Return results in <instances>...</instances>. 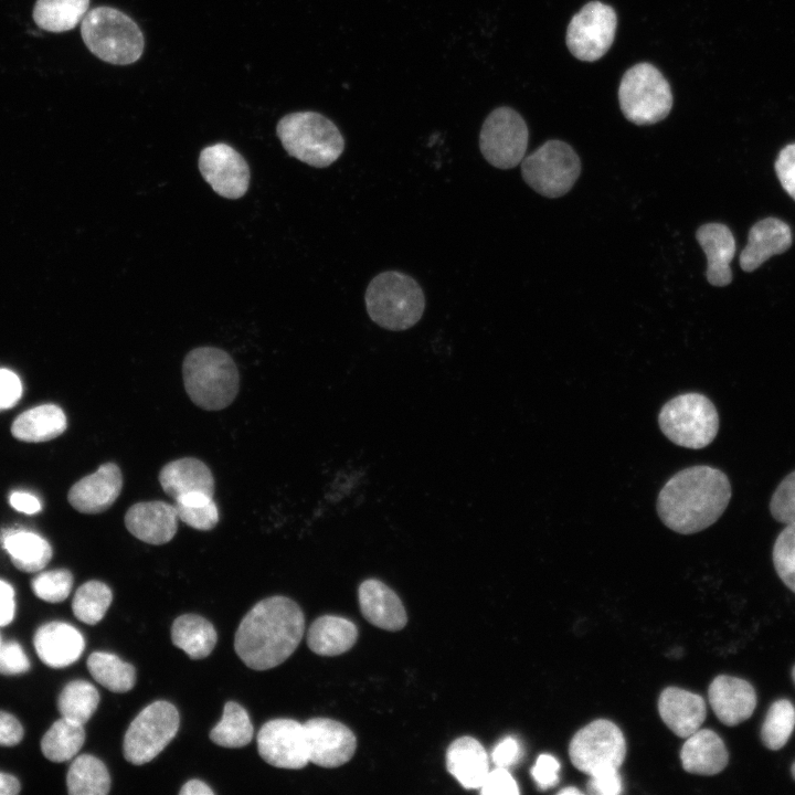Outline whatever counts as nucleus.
Masks as SVG:
<instances>
[{
  "mask_svg": "<svg viewBox=\"0 0 795 795\" xmlns=\"http://www.w3.org/2000/svg\"><path fill=\"white\" fill-rule=\"evenodd\" d=\"M305 630L304 613L296 602L272 596L254 605L235 633L234 648L255 670L284 662L297 648Z\"/></svg>",
  "mask_w": 795,
  "mask_h": 795,
  "instance_id": "1",
  "label": "nucleus"
},
{
  "mask_svg": "<svg viewBox=\"0 0 795 795\" xmlns=\"http://www.w3.org/2000/svg\"><path fill=\"white\" fill-rule=\"evenodd\" d=\"M731 498L727 475L710 466H692L674 475L657 498V512L669 529L681 534L713 524Z\"/></svg>",
  "mask_w": 795,
  "mask_h": 795,
  "instance_id": "2",
  "label": "nucleus"
},
{
  "mask_svg": "<svg viewBox=\"0 0 795 795\" xmlns=\"http://www.w3.org/2000/svg\"><path fill=\"white\" fill-rule=\"evenodd\" d=\"M182 375L192 402L208 411L229 406L239 392L240 377L231 356L214 347H199L184 358Z\"/></svg>",
  "mask_w": 795,
  "mask_h": 795,
  "instance_id": "3",
  "label": "nucleus"
},
{
  "mask_svg": "<svg viewBox=\"0 0 795 795\" xmlns=\"http://www.w3.org/2000/svg\"><path fill=\"white\" fill-rule=\"evenodd\" d=\"M276 135L289 156L315 168L330 166L344 149L338 127L316 112L285 115L277 123Z\"/></svg>",
  "mask_w": 795,
  "mask_h": 795,
  "instance_id": "4",
  "label": "nucleus"
},
{
  "mask_svg": "<svg viewBox=\"0 0 795 795\" xmlns=\"http://www.w3.org/2000/svg\"><path fill=\"white\" fill-rule=\"evenodd\" d=\"M364 300L371 320L392 331L414 326L425 308L424 293L418 283L396 271L378 274L369 283Z\"/></svg>",
  "mask_w": 795,
  "mask_h": 795,
  "instance_id": "5",
  "label": "nucleus"
},
{
  "mask_svg": "<svg viewBox=\"0 0 795 795\" xmlns=\"http://www.w3.org/2000/svg\"><path fill=\"white\" fill-rule=\"evenodd\" d=\"M81 34L86 47L98 59L115 65L136 62L144 52V35L137 23L110 7H97L85 14Z\"/></svg>",
  "mask_w": 795,
  "mask_h": 795,
  "instance_id": "6",
  "label": "nucleus"
},
{
  "mask_svg": "<svg viewBox=\"0 0 795 795\" xmlns=\"http://www.w3.org/2000/svg\"><path fill=\"white\" fill-rule=\"evenodd\" d=\"M658 423L668 439L691 449L708 446L719 430L716 406L706 395L696 392L669 400L660 410Z\"/></svg>",
  "mask_w": 795,
  "mask_h": 795,
  "instance_id": "7",
  "label": "nucleus"
},
{
  "mask_svg": "<svg viewBox=\"0 0 795 795\" xmlns=\"http://www.w3.org/2000/svg\"><path fill=\"white\" fill-rule=\"evenodd\" d=\"M624 116L636 125H650L667 117L672 107L670 86L651 64L639 63L625 72L618 87Z\"/></svg>",
  "mask_w": 795,
  "mask_h": 795,
  "instance_id": "8",
  "label": "nucleus"
},
{
  "mask_svg": "<svg viewBox=\"0 0 795 795\" xmlns=\"http://www.w3.org/2000/svg\"><path fill=\"white\" fill-rule=\"evenodd\" d=\"M580 172L579 156L571 146L560 140L547 141L521 161L523 180L548 198L569 192Z\"/></svg>",
  "mask_w": 795,
  "mask_h": 795,
  "instance_id": "9",
  "label": "nucleus"
},
{
  "mask_svg": "<svg viewBox=\"0 0 795 795\" xmlns=\"http://www.w3.org/2000/svg\"><path fill=\"white\" fill-rule=\"evenodd\" d=\"M177 708L158 700L145 709L131 721L123 743L125 759L135 765L153 760L174 738L179 729Z\"/></svg>",
  "mask_w": 795,
  "mask_h": 795,
  "instance_id": "10",
  "label": "nucleus"
},
{
  "mask_svg": "<svg viewBox=\"0 0 795 795\" xmlns=\"http://www.w3.org/2000/svg\"><path fill=\"white\" fill-rule=\"evenodd\" d=\"M569 755L579 771L591 776L605 768H618L626 755V741L614 722L597 719L574 734Z\"/></svg>",
  "mask_w": 795,
  "mask_h": 795,
  "instance_id": "11",
  "label": "nucleus"
},
{
  "mask_svg": "<svg viewBox=\"0 0 795 795\" xmlns=\"http://www.w3.org/2000/svg\"><path fill=\"white\" fill-rule=\"evenodd\" d=\"M529 131L523 118L512 108L498 107L485 119L479 135L484 158L494 167L510 169L526 153Z\"/></svg>",
  "mask_w": 795,
  "mask_h": 795,
  "instance_id": "12",
  "label": "nucleus"
},
{
  "mask_svg": "<svg viewBox=\"0 0 795 795\" xmlns=\"http://www.w3.org/2000/svg\"><path fill=\"white\" fill-rule=\"evenodd\" d=\"M617 25L616 13L607 4L592 1L571 19L566 30V44L573 56L593 62L611 47Z\"/></svg>",
  "mask_w": 795,
  "mask_h": 795,
  "instance_id": "13",
  "label": "nucleus"
},
{
  "mask_svg": "<svg viewBox=\"0 0 795 795\" xmlns=\"http://www.w3.org/2000/svg\"><path fill=\"white\" fill-rule=\"evenodd\" d=\"M261 757L279 768L298 770L309 762L304 723L293 719H274L257 733Z\"/></svg>",
  "mask_w": 795,
  "mask_h": 795,
  "instance_id": "14",
  "label": "nucleus"
},
{
  "mask_svg": "<svg viewBox=\"0 0 795 795\" xmlns=\"http://www.w3.org/2000/svg\"><path fill=\"white\" fill-rule=\"evenodd\" d=\"M199 170L214 192L223 198H242L248 189L247 162L240 152L224 142L201 150Z\"/></svg>",
  "mask_w": 795,
  "mask_h": 795,
  "instance_id": "15",
  "label": "nucleus"
},
{
  "mask_svg": "<svg viewBox=\"0 0 795 795\" xmlns=\"http://www.w3.org/2000/svg\"><path fill=\"white\" fill-rule=\"evenodd\" d=\"M304 727L309 762L322 767H337L353 756L357 739L343 723L328 718H312Z\"/></svg>",
  "mask_w": 795,
  "mask_h": 795,
  "instance_id": "16",
  "label": "nucleus"
},
{
  "mask_svg": "<svg viewBox=\"0 0 795 795\" xmlns=\"http://www.w3.org/2000/svg\"><path fill=\"white\" fill-rule=\"evenodd\" d=\"M123 476L114 463L100 465L96 471L76 481L68 490L71 506L83 513H100L118 498Z\"/></svg>",
  "mask_w": 795,
  "mask_h": 795,
  "instance_id": "17",
  "label": "nucleus"
},
{
  "mask_svg": "<svg viewBox=\"0 0 795 795\" xmlns=\"http://www.w3.org/2000/svg\"><path fill=\"white\" fill-rule=\"evenodd\" d=\"M708 700L717 718L728 727L748 720L756 707V693L746 680L717 676L709 686Z\"/></svg>",
  "mask_w": 795,
  "mask_h": 795,
  "instance_id": "18",
  "label": "nucleus"
},
{
  "mask_svg": "<svg viewBox=\"0 0 795 795\" xmlns=\"http://www.w3.org/2000/svg\"><path fill=\"white\" fill-rule=\"evenodd\" d=\"M178 515L174 505L165 501H142L132 505L125 515L128 531L149 544H165L176 534Z\"/></svg>",
  "mask_w": 795,
  "mask_h": 795,
  "instance_id": "19",
  "label": "nucleus"
},
{
  "mask_svg": "<svg viewBox=\"0 0 795 795\" xmlns=\"http://www.w3.org/2000/svg\"><path fill=\"white\" fill-rule=\"evenodd\" d=\"M362 615L372 625L396 632L407 623L403 603L396 593L383 582L374 579L363 581L358 590Z\"/></svg>",
  "mask_w": 795,
  "mask_h": 795,
  "instance_id": "20",
  "label": "nucleus"
},
{
  "mask_svg": "<svg viewBox=\"0 0 795 795\" xmlns=\"http://www.w3.org/2000/svg\"><path fill=\"white\" fill-rule=\"evenodd\" d=\"M33 644L42 662L52 668H63L74 664L85 648L82 634L74 626L63 622H51L39 627Z\"/></svg>",
  "mask_w": 795,
  "mask_h": 795,
  "instance_id": "21",
  "label": "nucleus"
},
{
  "mask_svg": "<svg viewBox=\"0 0 795 795\" xmlns=\"http://www.w3.org/2000/svg\"><path fill=\"white\" fill-rule=\"evenodd\" d=\"M658 711L665 724L680 738H688L699 730L707 716L701 696L677 687L661 691Z\"/></svg>",
  "mask_w": 795,
  "mask_h": 795,
  "instance_id": "22",
  "label": "nucleus"
},
{
  "mask_svg": "<svg viewBox=\"0 0 795 795\" xmlns=\"http://www.w3.org/2000/svg\"><path fill=\"white\" fill-rule=\"evenodd\" d=\"M792 232L789 226L776 219L766 218L756 222L750 230L748 244L740 255V266L752 272L771 256L789 248Z\"/></svg>",
  "mask_w": 795,
  "mask_h": 795,
  "instance_id": "23",
  "label": "nucleus"
},
{
  "mask_svg": "<svg viewBox=\"0 0 795 795\" xmlns=\"http://www.w3.org/2000/svg\"><path fill=\"white\" fill-rule=\"evenodd\" d=\"M680 750V760L686 772L698 775H716L729 762L723 740L710 729H699L686 738Z\"/></svg>",
  "mask_w": 795,
  "mask_h": 795,
  "instance_id": "24",
  "label": "nucleus"
},
{
  "mask_svg": "<svg viewBox=\"0 0 795 795\" xmlns=\"http://www.w3.org/2000/svg\"><path fill=\"white\" fill-rule=\"evenodd\" d=\"M697 240L708 261L707 278L713 286H727L732 280L730 262L734 257L735 241L728 226L708 223L697 231Z\"/></svg>",
  "mask_w": 795,
  "mask_h": 795,
  "instance_id": "25",
  "label": "nucleus"
},
{
  "mask_svg": "<svg viewBox=\"0 0 795 795\" xmlns=\"http://www.w3.org/2000/svg\"><path fill=\"white\" fill-rule=\"evenodd\" d=\"M447 771L467 789L480 788L488 772V755L471 736L456 739L446 752Z\"/></svg>",
  "mask_w": 795,
  "mask_h": 795,
  "instance_id": "26",
  "label": "nucleus"
},
{
  "mask_svg": "<svg viewBox=\"0 0 795 795\" xmlns=\"http://www.w3.org/2000/svg\"><path fill=\"white\" fill-rule=\"evenodd\" d=\"M159 481L163 491L173 499L194 491L211 496L214 494V479L210 468L192 457L166 464L159 473Z\"/></svg>",
  "mask_w": 795,
  "mask_h": 795,
  "instance_id": "27",
  "label": "nucleus"
},
{
  "mask_svg": "<svg viewBox=\"0 0 795 795\" xmlns=\"http://www.w3.org/2000/svg\"><path fill=\"white\" fill-rule=\"evenodd\" d=\"M1 543L13 565L22 572H39L52 558V548L44 538L19 526L3 529Z\"/></svg>",
  "mask_w": 795,
  "mask_h": 795,
  "instance_id": "28",
  "label": "nucleus"
},
{
  "mask_svg": "<svg viewBox=\"0 0 795 795\" xmlns=\"http://www.w3.org/2000/svg\"><path fill=\"white\" fill-rule=\"evenodd\" d=\"M358 638L356 625L341 616L324 615L307 632V645L319 656H338L353 647Z\"/></svg>",
  "mask_w": 795,
  "mask_h": 795,
  "instance_id": "29",
  "label": "nucleus"
},
{
  "mask_svg": "<svg viewBox=\"0 0 795 795\" xmlns=\"http://www.w3.org/2000/svg\"><path fill=\"white\" fill-rule=\"evenodd\" d=\"M67 426L63 410L55 404H41L19 414L11 425L12 435L22 442H47L62 435Z\"/></svg>",
  "mask_w": 795,
  "mask_h": 795,
  "instance_id": "30",
  "label": "nucleus"
},
{
  "mask_svg": "<svg viewBox=\"0 0 795 795\" xmlns=\"http://www.w3.org/2000/svg\"><path fill=\"white\" fill-rule=\"evenodd\" d=\"M171 639L173 645L182 649L191 659H202L213 650L218 635L213 625L204 617L184 614L174 619Z\"/></svg>",
  "mask_w": 795,
  "mask_h": 795,
  "instance_id": "31",
  "label": "nucleus"
},
{
  "mask_svg": "<svg viewBox=\"0 0 795 795\" xmlns=\"http://www.w3.org/2000/svg\"><path fill=\"white\" fill-rule=\"evenodd\" d=\"M66 786L71 795H105L110 789V776L99 759L82 754L70 765Z\"/></svg>",
  "mask_w": 795,
  "mask_h": 795,
  "instance_id": "32",
  "label": "nucleus"
},
{
  "mask_svg": "<svg viewBox=\"0 0 795 795\" xmlns=\"http://www.w3.org/2000/svg\"><path fill=\"white\" fill-rule=\"evenodd\" d=\"M89 0H36L33 20L50 32L74 29L88 11Z\"/></svg>",
  "mask_w": 795,
  "mask_h": 795,
  "instance_id": "33",
  "label": "nucleus"
},
{
  "mask_svg": "<svg viewBox=\"0 0 795 795\" xmlns=\"http://www.w3.org/2000/svg\"><path fill=\"white\" fill-rule=\"evenodd\" d=\"M87 668L98 683L113 692H127L135 686L136 670L134 666L114 654L92 653L87 659Z\"/></svg>",
  "mask_w": 795,
  "mask_h": 795,
  "instance_id": "34",
  "label": "nucleus"
},
{
  "mask_svg": "<svg viewBox=\"0 0 795 795\" xmlns=\"http://www.w3.org/2000/svg\"><path fill=\"white\" fill-rule=\"evenodd\" d=\"M85 741L83 724L61 718L44 733L41 740L43 755L52 762L71 760Z\"/></svg>",
  "mask_w": 795,
  "mask_h": 795,
  "instance_id": "35",
  "label": "nucleus"
},
{
  "mask_svg": "<svg viewBox=\"0 0 795 795\" xmlns=\"http://www.w3.org/2000/svg\"><path fill=\"white\" fill-rule=\"evenodd\" d=\"M254 729L247 711L239 703L224 706L221 721L211 730L212 742L224 748H242L252 741Z\"/></svg>",
  "mask_w": 795,
  "mask_h": 795,
  "instance_id": "36",
  "label": "nucleus"
},
{
  "mask_svg": "<svg viewBox=\"0 0 795 795\" xmlns=\"http://www.w3.org/2000/svg\"><path fill=\"white\" fill-rule=\"evenodd\" d=\"M98 702L99 693L91 682L74 680L61 691L57 708L63 718L85 724L96 711Z\"/></svg>",
  "mask_w": 795,
  "mask_h": 795,
  "instance_id": "37",
  "label": "nucleus"
},
{
  "mask_svg": "<svg viewBox=\"0 0 795 795\" xmlns=\"http://www.w3.org/2000/svg\"><path fill=\"white\" fill-rule=\"evenodd\" d=\"M112 600V591L105 583L88 581L75 592L72 610L77 619L88 625H95L106 614Z\"/></svg>",
  "mask_w": 795,
  "mask_h": 795,
  "instance_id": "38",
  "label": "nucleus"
},
{
  "mask_svg": "<svg viewBox=\"0 0 795 795\" xmlns=\"http://www.w3.org/2000/svg\"><path fill=\"white\" fill-rule=\"evenodd\" d=\"M179 520L197 530L208 531L219 522V510L213 496L201 491L189 492L174 499Z\"/></svg>",
  "mask_w": 795,
  "mask_h": 795,
  "instance_id": "39",
  "label": "nucleus"
},
{
  "mask_svg": "<svg viewBox=\"0 0 795 795\" xmlns=\"http://www.w3.org/2000/svg\"><path fill=\"white\" fill-rule=\"evenodd\" d=\"M795 729V707L787 699L774 701L761 728L763 744L772 751L782 749Z\"/></svg>",
  "mask_w": 795,
  "mask_h": 795,
  "instance_id": "40",
  "label": "nucleus"
},
{
  "mask_svg": "<svg viewBox=\"0 0 795 795\" xmlns=\"http://www.w3.org/2000/svg\"><path fill=\"white\" fill-rule=\"evenodd\" d=\"M773 563L783 583L795 593V522L786 524L773 547Z\"/></svg>",
  "mask_w": 795,
  "mask_h": 795,
  "instance_id": "41",
  "label": "nucleus"
},
{
  "mask_svg": "<svg viewBox=\"0 0 795 795\" xmlns=\"http://www.w3.org/2000/svg\"><path fill=\"white\" fill-rule=\"evenodd\" d=\"M73 585V575L66 569L41 572L33 577V593L49 603H59L67 598Z\"/></svg>",
  "mask_w": 795,
  "mask_h": 795,
  "instance_id": "42",
  "label": "nucleus"
},
{
  "mask_svg": "<svg viewBox=\"0 0 795 795\" xmlns=\"http://www.w3.org/2000/svg\"><path fill=\"white\" fill-rule=\"evenodd\" d=\"M770 511L775 520L788 524L795 522V470L788 474L775 489Z\"/></svg>",
  "mask_w": 795,
  "mask_h": 795,
  "instance_id": "43",
  "label": "nucleus"
},
{
  "mask_svg": "<svg viewBox=\"0 0 795 795\" xmlns=\"http://www.w3.org/2000/svg\"><path fill=\"white\" fill-rule=\"evenodd\" d=\"M29 669L30 660L18 642L0 643V675H21Z\"/></svg>",
  "mask_w": 795,
  "mask_h": 795,
  "instance_id": "44",
  "label": "nucleus"
},
{
  "mask_svg": "<svg viewBox=\"0 0 795 795\" xmlns=\"http://www.w3.org/2000/svg\"><path fill=\"white\" fill-rule=\"evenodd\" d=\"M484 795H517L518 785L512 775L505 767L489 771L481 787Z\"/></svg>",
  "mask_w": 795,
  "mask_h": 795,
  "instance_id": "45",
  "label": "nucleus"
},
{
  "mask_svg": "<svg viewBox=\"0 0 795 795\" xmlns=\"http://www.w3.org/2000/svg\"><path fill=\"white\" fill-rule=\"evenodd\" d=\"M775 171L784 190L795 200V142L780 151Z\"/></svg>",
  "mask_w": 795,
  "mask_h": 795,
  "instance_id": "46",
  "label": "nucleus"
},
{
  "mask_svg": "<svg viewBox=\"0 0 795 795\" xmlns=\"http://www.w3.org/2000/svg\"><path fill=\"white\" fill-rule=\"evenodd\" d=\"M22 383L13 371L0 368V412L12 409L21 399Z\"/></svg>",
  "mask_w": 795,
  "mask_h": 795,
  "instance_id": "47",
  "label": "nucleus"
},
{
  "mask_svg": "<svg viewBox=\"0 0 795 795\" xmlns=\"http://www.w3.org/2000/svg\"><path fill=\"white\" fill-rule=\"evenodd\" d=\"M622 791L618 768H605L590 776L587 792L598 795H616Z\"/></svg>",
  "mask_w": 795,
  "mask_h": 795,
  "instance_id": "48",
  "label": "nucleus"
},
{
  "mask_svg": "<svg viewBox=\"0 0 795 795\" xmlns=\"http://www.w3.org/2000/svg\"><path fill=\"white\" fill-rule=\"evenodd\" d=\"M560 764L555 757L550 754H541L537 759L534 766L531 770V774L538 785L545 789L554 786L559 781Z\"/></svg>",
  "mask_w": 795,
  "mask_h": 795,
  "instance_id": "49",
  "label": "nucleus"
},
{
  "mask_svg": "<svg viewBox=\"0 0 795 795\" xmlns=\"http://www.w3.org/2000/svg\"><path fill=\"white\" fill-rule=\"evenodd\" d=\"M23 734V728L18 719L0 710V745H17L21 742Z\"/></svg>",
  "mask_w": 795,
  "mask_h": 795,
  "instance_id": "50",
  "label": "nucleus"
},
{
  "mask_svg": "<svg viewBox=\"0 0 795 795\" xmlns=\"http://www.w3.org/2000/svg\"><path fill=\"white\" fill-rule=\"evenodd\" d=\"M520 745L513 738H506L492 751V761L497 767H509L520 757Z\"/></svg>",
  "mask_w": 795,
  "mask_h": 795,
  "instance_id": "51",
  "label": "nucleus"
},
{
  "mask_svg": "<svg viewBox=\"0 0 795 795\" xmlns=\"http://www.w3.org/2000/svg\"><path fill=\"white\" fill-rule=\"evenodd\" d=\"M14 612V590L8 582L0 580V627L12 622Z\"/></svg>",
  "mask_w": 795,
  "mask_h": 795,
  "instance_id": "52",
  "label": "nucleus"
},
{
  "mask_svg": "<svg viewBox=\"0 0 795 795\" xmlns=\"http://www.w3.org/2000/svg\"><path fill=\"white\" fill-rule=\"evenodd\" d=\"M10 506L23 513L34 515L42 508L39 498L26 491H13L9 497Z\"/></svg>",
  "mask_w": 795,
  "mask_h": 795,
  "instance_id": "53",
  "label": "nucleus"
},
{
  "mask_svg": "<svg viewBox=\"0 0 795 795\" xmlns=\"http://www.w3.org/2000/svg\"><path fill=\"white\" fill-rule=\"evenodd\" d=\"M181 795H206L214 792L200 780H190L179 792Z\"/></svg>",
  "mask_w": 795,
  "mask_h": 795,
  "instance_id": "54",
  "label": "nucleus"
},
{
  "mask_svg": "<svg viewBox=\"0 0 795 795\" xmlns=\"http://www.w3.org/2000/svg\"><path fill=\"white\" fill-rule=\"evenodd\" d=\"M20 788V782L13 775L0 772V795H15Z\"/></svg>",
  "mask_w": 795,
  "mask_h": 795,
  "instance_id": "55",
  "label": "nucleus"
},
{
  "mask_svg": "<svg viewBox=\"0 0 795 795\" xmlns=\"http://www.w3.org/2000/svg\"><path fill=\"white\" fill-rule=\"evenodd\" d=\"M559 794L568 795V794H581V791H579L575 787L569 786L568 788H563L559 792Z\"/></svg>",
  "mask_w": 795,
  "mask_h": 795,
  "instance_id": "56",
  "label": "nucleus"
},
{
  "mask_svg": "<svg viewBox=\"0 0 795 795\" xmlns=\"http://www.w3.org/2000/svg\"><path fill=\"white\" fill-rule=\"evenodd\" d=\"M791 771H792L793 778L795 780V762L792 764Z\"/></svg>",
  "mask_w": 795,
  "mask_h": 795,
  "instance_id": "57",
  "label": "nucleus"
},
{
  "mask_svg": "<svg viewBox=\"0 0 795 795\" xmlns=\"http://www.w3.org/2000/svg\"><path fill=\"white\" fill-rule=\"evenodd\" d=\"M792 677H793V680H794V683H795V666L793 667V670H792Z\"/></svg>",
  "mask_w": 795,
  "mask_h": 795,
  "instance_id": "58",
  "label": "nucleus"
},
{
  "mask_svg": "<svg viewBox=\"0 0 795 795\" xmlns=\"http://www.w3.org/2000/svg\"><path fill=\"white\" fill-rule=\"evenodd\" d=\"M0 643H1V638H0Z\"/></svg>",
  "mask_w": 795,
  "mask_h": 795,
  "instance_id": "59",
  "label": "nucleus"
}]
</instances>
